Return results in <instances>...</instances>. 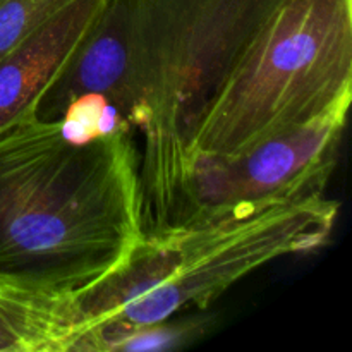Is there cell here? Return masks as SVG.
<instances>
[{
  "mask_svg": "<svg viewBox=\"0 0 352 352\" xmlns=\"http://www.w3.org/2000/svg\"><path fill=\"white\" fill-rule=\"evenodd\" d=\"M143 236L133 134L72 141L36 117L0 133V274L79 294Z\"/></svg>",
  "mask_w": 352,
  "mask_h": 352,
  "instance_id": "6da1fadb",
  "label": "cell"
},
{
  "mask_svg": "<svg viewBox=\"0 0 352 352\" xmlns=\"http://www.w3.org/2000/svg\"><path fill=\"white\" fill-rule=\"evenodd\" d=\"M339 203L325 195L243 219L144 234L126 263L79 292L85 333L76 352H112L124 336L205 309L263 265L325 246Z\"/></svg>",
  "mask_w": 352,
  "mask_h": 352,
  "instance_id": "7a4b0ae2",
  "label": "cell"
},
{
  "mask_svg": "<svg viewBox=\"0 0 352 352\" xmlns=\"http://www.w3.org/2000/svg\"><path fill=\"white\" fill-rule=\"evenodd\" d=\"M136 67L129 124L141 138L144 234L174 223L196 126L282 0H129Z\"/></svg>",
  "mask_w": 352,
  "mask_h": 352,
  "instance_id": "3957f363",
  "label": "cell"
},
{
  "mask_svg": "<svg viewBox=\"0 0 352 352\" xmlns=\"http://www.w3.org/2000/svg\"><path fill=\"white\" fill-rule=\"evenodd\" d=\"M351 100L352 0H282L206 105L189 162L243 153Z\"/></svg>",
  "mask_w": 352,
  "mask_h": 352,
  "instance_id": "277c9868",
  "label": "cell"
},
{
  "mask_svg": "<svg viewBox=\"0 0 352 352\" xmlns=\"http://www.w3.org/2000/svg\"><path fill=\"white\" fill-rule=\"evenodd\" d=\"M349 105L340 103L318 119L243 153L192 155L172 227L243 219L325 195Z\"/></svg>",
  "mask_w": 352,
  "mask_h": 352,
  "instance_id": "5b68a950",
  "label": "cell"
},
{
  "mask_svg": "<svg viewBox=\"0 0 352 352\" xmlns=\"http://www.w3.org/2000/svg\"><path fill=\"white\" fill-rule=\"evenodd\" d=\"M134 67L136 43L131 2L105 0L91 30L45 89L34 117L58 120L78 98L100 96L112 103L129 124Z\"/></svg>",
  "mask_w": 352,
  "mask_h": 352,
  "instance_id": "8992f818",
  "label": "cell"
},
{
  "mask_svg": "<svg viewBox=\"0 0 352 352\" xmlns=\"http://www.w3.org/2000/svg\"><path fill=\"white\" fill-rule=\"evenodd\" d=\"M105 0H76L0 62V133L36 116L62 65L88 34Z\"/></svg>",
  "mask_w": 352,
  "mask_h": 352,
  "instance_id": "52a82bcc",
  "label": "cell"
},
{
  "mask_svg": "<svg viewBox=\"0 0 352 352\" xmlns=\"http://www.w3.org/2000/svg\"><path fill=\"white\" fill-rule=\"evenodd\" d=\"M78 292L0 274V352H76Z\"/></svg>",
  "mask_w": 352,
  "mask_h": 352,
  "instance_id": "ba28073f",
  "label": "cell"
},
{
  "mask_svg": "<svg viewBox=\"0 0 352 352\" xmlns=\"http://www.w3.org/2000/svg\"><path fill=\"white\" fill-rule=\"evenodd\" d=\"M76 0H0V62Z\"/></svg>",
  "mask_w": 352,
  "mask_h": 352,
  "instance_id": "9c48e42d",
  "label": "cell"
},
{
  "mask_svg": "<svg viewBox=\"0 0 352 352\" xmlns=\"http://www.w3.org/2000/svg\"><path fill=\"white\" fill-rule=\"evenodd\" d=\"M191 323H184L182 327L170 325L167 322L155 323V325L141 327L124 336L116 346V351H157L174 347L177 342L188 340L191 333Z\"/></svg>",
  "mask_w": 352,
  "mask_h": 352,
  "instance_id": "30bf717a",
  "label": "cell"
}]
</instances>
